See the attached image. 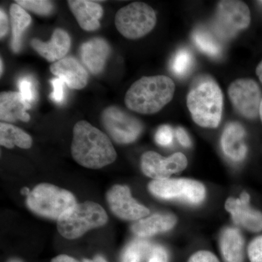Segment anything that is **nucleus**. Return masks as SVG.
<instances>
[{
    "label": "nucleus",
    "instance_id": "1",
    "mask_svg": "<svg viewBox=\"0 0 262 262\" xmlns=\"http://www.w3.org/2000/svg\"><path fill=\"white\" fill-rule=\"evenodd\" d=\"M71 151L77 163L90 169L102 168L117 158L110 138L84 120L77 122L74 126Z\"/></svg>",
    "mask_w": 262,
    "mask_h": 262
},
{
    "label": "nucleus",
    "instance_id": "2",
    "mask_svg": "<svg viewBox=\"0 0 262 262\" xmlns=\"http://www.w3.org/2000/svg\"><path fill=\"white\" fill-rule=\"evenodd\" d=\"M175 84L164 75L141 77L125 94V103L135 113L151 115L158 113L173 97Z\"/></svg>",
    "mask_w": 262,
    "mask_h": 262
},
{
    "label": "nucleus",
    "instance_id": "3",
    "mask_svg": "<svg viewBox=\"0 0 262 262\" xmlns=\"http://www.w3.org/2000/svg\"><path fill=\"white\" fill-rule=\"evenodd\" d=\"M187 107L193 120L200 126L215 128L221 122L223 111V94L218 84L206 80L189 91Z\"/></svg>",
    "mask_w": 262,
    "mask_h": 262
},
{
    "label": "nucleus",
    "instance_id": "4",
    "mask_svg": "<svg viewBox=\"0 0 262 262\" xmlns=\"http://www.w3.org/2000/svg\"><path fill=\"white\" fill-rule=\"evenodd\" d=\"M108 215L102 207L92 201L76 204L57 220L58 232L64 238L74 239L107 223Z\"/></svg>",
    "mask_w": 262,
    "mask_h": 262
},
{
    "label": "nucleus",
    "instance_id": "5",
    "mask_svg": "<svg viewBox=\"0 0 262 262\" xmlns=\"http://www.w3.org/2000/svg\"><path fill=\"white\" fill-rule=\"evenodd\" d=\"M76 204L75 196L70 191L46 183L36 186L27 198V205L31 211L55 220Z\"/></svg>",
    "mask_w": 262,
    "mask_h": 262
},
{
    "label": "nucleus",
    "instance_id": "6",
    "mask_svg": "<svg viewBox=\"0 0 262 262\" xmlns=\"http://www.w3.org/2000/svg\"><path fill=\"white\" fill-rule=\"evenodd\" d=\"M156 22L155 10L144 3H133L120 8L115 18L118 32L130 39L144 37L154 29Z\"/></svg>",
    "mask_w": 262,
    "mask_h": 262
},
{
    "label": "nucleus",
    "instance_id": "7",
    "mask_svg": "<svg viewBox=\"0 0 262 262\" xmlns=\"http://www.w3.org/2000/svg\"><path fill=\"white\" fill-rule=\"evenodd\" d=\"M250 23L251 13L243 2L225 0L219 3L213 18V29L222 39L234 37L239 31L247 28Z\"/></svg>",
    "mask_w": 262,
    "mask_h": 262
},
{
    "label": "nucleus",
    "instance_id": "8",
    "mask_svg": "<svg viewBox=\"0 0 262 262\" xmlns=\"http://www.w3.org/2000/svg\"><path fill=\"white\" fill-rule=\"evenodd\" d=\"M149 192L163 200H181L198 205L206 198V188L202 183L192 179H167L149 183Z\"/></svg>",
    "mask_w": 262,
    "mask_h": 262
},
{
    "label": "nucleus",
    "instance_id": "9",
    "mask_svg": "<svg viewBox=\"0 0 262 262\" xmlns=\"http://www.w3.org/2000/svg\"><path fill=\"white\" fill-rule=\"evenodd\" d=\"M101 121L108 134L118 144L134 142L143 131L142 123L138 119L116 106L105 108Z\"/></svg>",
    "mask_w": 262,
    "mask_h": 262
},
{
    "label": "nucleus",
    "instance_id": "10",
    "mask_svg": "<svg viewBox=\"0 0 262 262\" xmlns=\"http://www.w3.org/2000/svg\"><path fill=\"white\" fill-rule=\"evenodd\" d=\"M228 94L235 110L248 119H254L259 115L261 102V90L251 79H239L229 85Z\"/></svg>",
    "mask_w": 262,
    "mask_h": 262
},
{
    "label": "nucleus",
    "instance_id": "11",
    "mask_svg": "<svg viewBox=\"0 0 262 262\" xmlns=\"http://www.w3.org/2000/svg\"><path fill=\"white\" fill-rule=\"evenodd\" d=\"M187 164V157L182 152L164 158L155 151H146L141 156V160L143 173L155 180L169 179L173 174L184 170Z\"/></svg>",
    "mask_w": 262,
    "mask_h": 262
},
{
    "label": "nucleus",
    "instance_id": "12",
    "mask_svg": "<svg viewBox=\"0 0 262 262\" xmlns=\"http://www.w3.org/2000/svg\"><path fill=\"white\" fill-rule=\"evenodd\" d=\"M106 200L110 210L121 220L138 221L149 214V210L133 198L127 186H113L106 194Z\"/></svg>",
    "mask_w": 262,
    "mask_h": 262
},
{
    "label": "nucleus",
    "instance_id": "13",
    "mask_svg": "<svg viewBox=\"0 0 262 262\" xmlns=\"http://www.w3.org/2000/svg\"><path fill=\"white\" fill-rule=\"evenodd\" d=\"M249 202V194L243 192L239 198L227 199L225 208L230 213L236 225L242 226L251 232H260L262 230V213L251 208Z\"/></svg>",
    "mask_w": 262,
    "mask_h": 262
},
{
    "label": "nucleus",
    "instance_id": "14",
    "mask_svg": "<svg viewBox=\"0 0 262 262\" xmlns=\"http://www.w3.org/2000/svg\"><path fill=\"white\" fill-rule=\"evenodd\" d=\"M53 75L61 79L72 89L81 90L87 85L89 74L80 62L72 57H67L51 65Z\"/></svg>",
    "mask_w": 262,
    "mask_h": 262
},
{
    "label": "nucleus",
    "instance_id": "15",
    "mask_svg": "<svg viewBox=\"0 0 262 262\" xmlns=\"http://www.w3.org/2000/svg\"><path fill=\"white\" fill-rule=\"evenodd\" d=\"M33 49L49 62L58 61L64 58L71 47V38L68 33L61 29L53 32L49 42L38 39L31 41Z\"/></svg>",
    "mask_w": 262,
    "mask_h": 262
},
{
    "label": "nucleus",
    "instance_id": "16",
    "mask_svg": "<svg viewBox=\"0 0 262 262\" xmlns=\"http://www.w3.org/2000/svg\"><path fill=\"white\" fill-rule=\"evenodd\" d=\"M111 48L105 39L94 38L83 43L80 48L81 58L93 75L102 72L110 56Z\"/></svg>",
    "mask_w": 262,
    "mask_h": 262
},
{
    "label": "nucleus",
    "instance_id": "17",
    "mask_svg": "<svg viewBox=\"0 0 262 262\" xmlns=\"http://www.w3.org/2000/svg\"><path fill=\"white\" fill-rule=\"evenodd\" d=\"M32 104L27 102L18 92H3L0 95V120L14 122L17 120L29 122L30 116L27 113Z\"/></svg>",
    "mask_w": 262,
    "mask_h": 262
},
{
    "label": "nucleus",
    "instance_id": "18",
    "mask_svg": "<svg viewBox=\"0 0 262 262\" xmlns=\"http://www.w3.org/2000/svg\"><path fill=\"white\" fill-rule=\"evenodd\" d=\"M68 5L83 30L93 32L100 28L103 8L98 3L88 0H70Z\"/></svg>",
    "mask_w": 262,
    "mask_h": 262
},
{
    "label": "nucleus",
    "instance_id": "19",
    "mask_svg": "<svg viewBox=\"0 0 262 262\" xmlns=\"http://www.w3.org/2000/svg\"><path fill=\"white\" fill-rule=\"evenodd\" d=\"M245 135L244 128L238 122L229 123L222 134L221 139L222 150L226 156L232 161H242L247 154V147L244 141Z\"/></svg>",
    "mask_w": 262,
    "mask_h": 262
},
{
    "label": "nucleus",
    "instance_id": "20",
    "mask_svg": "<svg viewBox=\"0 0 262 262\" xmlns=\"http://www.w3.org/2000/svg\"><path fill=\"white\" fill-rule=\"evenodd\" d=\"M177 222L174 215L157 213L138 220L133 225L131 230L141 238L151 237L154 234L168 232L175 227Z\"/></svg>",
    "mask_w": 262,
    "mask_h": 262
},
{
    "label": "nucleus",
    "instance_id": "21",
    "mask_svg": "<svg viewBox=\"0 0 262 262\" xmlns=\"http://www.w3.org/2000/svg\"><path fill=\"white\" fill-rule=\"evenodd\" d=\"M220 251L225 262H244L245 241L239 229L228 227L221 234Z\"/></svg>",
    "mask_w": 262,
    "mask_h": 262
},
{
    "label": "nucleus",
    "instance_id": "22",
    "mask_svg": "<svg viewBox=\"0 0 262 262\" xmlns=\"http://www.w3.org/2000/svg\"><path fill=\"white\" fill-rule=\"evenodd\" d=\"M10 14L13 31L12 48L15 53H18L21 47L22 36L26 29L30 25L32 18L25 9L17 3L10 6Z\"/></svg>",
    "mask_w": 262,
    "mask_h": 262
},
{
    "label": "nucleus",
    "instance_id": "23",
    "mask_svg": "<svg viewBox=\"0 0 262 262\" xmlns=\"http://www.w3.org/2000/svg\"><path fill=\"white\" fill-rule=\"evenodd\" d=\"M0 144L8 149L15 146L22 149H29L32 146V139L27 133L9 123L0 124Z\"/></svg>",
    "mask_w": 262,
    "mask_h": 262
},
{
    "label": "nucleus",
    "instance_id": "24",
    "mask_svg": "<svg viewBox=\"0 0 262 262\" xmlns=\"http://www.w3.org/2000/svg\"><path fill=\"white\" fill-rule=\"evenodd\" d=\"M151 245L143 239H136L127 245L122 255V262H142L147 258Z\"/></svg>",
    "mask_w": 262,
    "mask_h": 262
},
{
    "label": "nucleus",
    "instance_id": "25",
    "mask_svg": "<svg viewBox=\"0 0 262 262\" xmlns=\"http://www.w3.org/2000/svg\"><path fill=\"white\" fill-rule=\"evenodd\" d=\"M192 39L196 47L209 56L217 57L221 53V47L211 34L203 29H196L192 34Z\"/></svg>",
    "mask_w": 262,
    "mask_h": 262
},
{
    "label": "nucleus",
    "instance_id": "26",
    "mask_svg": "<svg viewBox=\"0 0 262 262\" xmlns=\"http://www.w3.org/2000/svg\"><path fill=\"white\" fill-rule=\"evenodd\" d=\"M193 65V57L190 52L186 49H181L174 55L172 59V72L178 77H184L190 71Z\"/></svg>",
    "mask_w": 262,
    "mask_h": 262
},
{
    "label": "nucleus",
    "instance_id": "27",
    "mask_svg": "<svg viewBox=\"0 0 262 262\" xmlns=\"http://www.w3.org/2000/svg\"><path fill=\"white\" fill-rule=\"evenodd\" d=\"M15 3L24 9L30 10L38 15H48L53 10V5L51 2L45 0H17Z\"/></svg>",
    "mask_w": 262,
    "mask_h": 262
},
{
    "label": "nucleus",
    "instance_id": "28",
    "mask_svg": "<svg viewBox=\"0 0 262 262\" xmlns=\"http://www.w3.org/2000/svg\"><path fill=\"white\" fill-rule=\"evenodd\" d=\"M173 141V129L169 125H165L160 127L155 134V141L160 146H168Z\"/></svg>",
    "mask_w": 262,
    "mask_h": 262
},
{
    "label": "nucleus",
    "instance_id": "29",
    "mask_svg": "<svg viewBox=\"0 0 262 262\" xmlns=\"http://www.w3.org/2000/svg\"><path fill=\"white\" fill-rule=\"evenodd\" d=\"M19 89L20 94L23 96L27 102L31 103L35 98L36 91L34 89V84H33L32 79L29 77H24L19 82Z\"/></svg>",
    "mask_w": 262,
    "mask_h": 262
},
{
    "label": "nucleus",
    "instance_id": "30",
    "mask_svg": "<svg viewBox=\"0 0 262 262\" xmlns=\"http://www.w3.org/2000/svg\"><path fill=\"white\" fill-rule=\"evenodd\" d=\"M248 256L251 262H262V235L251 241L248 248Z\"/></svg>",
    "mask_w": 262,
    "mask_h": 262
},
{
    "label": "nucleus",
    "instance_id": "31",
    "mask_svg": "<svg viewBox=\"0 0 262 262\" xmlns=\"http://www.w3.org/2000/svg\"><path fill=\"white\" fill-rule=\"evenodd\" d=\"M168 251L160 245L151 246L147 256V262H168Z\"/></svg>",
    "mask_w": 262,
    "mask_h": 262
},
{
    "label": "nucleus",
    "instance_id": "32",
    "mask_svg": "<svg viewBox=\"0 0 262 262\" xmlns=\"http://www.w3.org/2000/svg\"><path fill=\"white\" fill-rule=\"evenodd\" d=\"M51 83L53 87V91L51 95V98L55 102L61 103L64 98V82L57 77L51 80Z\"/></svg>",
    "mask_w": 262,
    "mask_h": 262
},
{
    "label": "nucleus",
    "instance_id": "33",
    "mask_svg": "<svg viewBox=\"0 0 262 262\" xmlns=\"http://www.w3.org/2000/svg\"><path fill=\"white\" fill-rule=\"evenodd\" d=\"M187 262H220L219 258L216 257L215 254L211 251H196L193 253L192 256L189 257Z\"/></svg>",
    "mask_w": 262,
    "mask_h": 262
},
{
    "label": "nucleus",
    "instance_id": "34",
    "mask_svg": "<svg viewBox=\"0 0 262 262\" xmlns=\"http://www.w3.org/2000/svg\"><path fill=\"white\" fill-rule=\"evenodd\" d=\"M176 136L181 144L184 147H189L191 146V140L187 131L182 127H177L176 130Z\"/></svg>",
    "mask_w": 262,
    "mask_h": 262
},
{
    "label": "nucleus",
    "instance_id": "35",
    "mask_svg": "<svg viewBox=\"0 0 262 262\" xmlns=\"http://www.w3.org/2000/svg\"><path fill=\"white\" fill-rule=\"evenodd\" d=\"M9 29L8 18L3 9L0 10V37L3 38L6 35Z\"/></svg>",
    "mask_w": 262,
    "mask_h": 262
},
{
    "label": "nucleus",
    "instance_id": "36",
    "mask_svg": "<svg viewBox=\"0 0 262 262\" xmlns=\"http://www.w3.org/2000/svg\"><path fill=\"white\" fill-rule=\"evenodd\" d=\"M51 262H78L75 258L71 257L67 255H59L56 257L53 258Z\"/></svg>",
    "mask_w": 262,
    "mask_h": 262
},
{
    "label": "nucleus",
    "instance_id": "37",
    "mask_svg": "<svg viewBox=\"0 0 262 262\" xmlns=\"http://www.w3.org/2000/svg\"><path fill=\"white\" fill-rule=\"evenodd\" d=\"M82 262H108L103 256H96L93 259H84Z\"/></svg>",
    "mask_w": 262,
    "mask_h": 262
},
{
    "label": "nucleus",
    "instance_id": "38",
    "mask_svg": "<svg viewBox=\"0 0 262 262\" xmlns=\"http://www.w3.org/2000/svg\"><path fill=\"white\" fill-rule=\"evenodd\" d=\"M256 72L258 78H259L260 81L262 82V61L260 62L259 64L258 65Z\"/></svg>",
    "mask_w": 262,
    "mask_h": 262
},
{
    "label": "nucleus",
    "instance_id": "39",
    "mask_svg": "<svg viewBox=\"0 0 262 262\" xmlns=\"http://www.w3.org/2000/svg\"><path fill=\"white\" fill-rule=\"evenodd\" d=\"M7 262H24L23 260L20 259V258H12L8 260Z\"/></svg>",
    "mask_w": 262,
    "mask_h": 262
},
{
    "label": "nucleus",
    "instance_id": "40",
    "mask_svg": "<svg viewBox=\"0 0 262 262\" xmlns=\"http://www.w3.org/2000/svg\"><path fill=\"white\" fill-rule=\"evenodd\" d=\"M3 60H0V64H1V66H0V70H1V75H3Z\"/></svg>",
    "mask_w": 262,
    "mask_h": 262
},
{
    "label": "nucleus",
    "instance_id": "41",
    "mask_svg": "<svg viewBox=\"0 0 262 262\" xmlns=\"http://www.w3.org/2000/svg\"><path fill=\"white\" fill-rule=\"evenodd\" d=\"M259 115H260V117H261V120L262 121V100H261V105H260Z\"/></svg>",
    "mask_w": 262,
    "mask_h": 262
}]
</instances>
